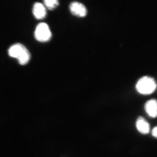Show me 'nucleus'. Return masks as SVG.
<instances>
[{
  "label": "nucleus",
  "instance_id": "1",
  "mask_svg": "<svg viewBox=\"0 0 157 157\" xmlns=\"http://www.w3.org/2000/svg\"><path fill=\"white\" fill-rule=\"evenodd\" d=\"M8 52L11 57L17 59L19 63L21 65L26 64L30 59V54L28 50L24 45L20 43L11 46Z\"/></svg>",
  "mask_w": 157,
  "mask_h": 157
},
{
  "label": "nucleus",
  "instance_id": "2",
  "mask_svg": "<svg viewBox=\"0 0 157 157\" xmlns=\"http://www.w3.org/2000/svg\"><path fill=\"white\" fill-rule=\"evenodd\" d=\"M136 88L137 92L140 94H149L155 91L156 83L153 78L149 76H144L137 81Z\"/></svg>",
  "mask_w": 157,
  "mask_h": 157
},
{
  "label": "nucleus",
  "instance_id": "3",
  "mask_svg": "<svg viewBox=\"0 0 157 157\" xmlns=\"http://www.w3.org/2000/svg\"><path fill=\"white\" fill-rule=\"evenodd\" d=\"M51 36L50 29L46 23H41L37 25L35 32V36L38 41L47 42L50 40Z\"/></svg>",
  "mask_w": 157,
  "mask_h": 157
},
{
  "label": "nucleus",
  "instance_id": "4",
  "mask_svg": "<svg viewBox=\"0 0 157 157\" xmlns=\"http://www.w3.org/2000/svg\"><path fill=\"white\" fill-rule=\"evenodd\" d=\"M70 9L72 14L78 17H84L87 14V9L85 6L79 2H74L71 3Z\"/></svg>",
  "mask_w": 157,
  "mask_h": 157
},
{
  "label": "nucleus",
  "instance_id": "5",
  "mask_svg": "<svg viewBox=\"0 0 157 157\" xmlns=\"http://www.w3.org/2000/svg\"><path fill=\"white\" fill-rule=\"evenodd\" d=\"M136 128L138 132L143 135H146L149 132V124L142 117H139L137 118L136 121Z\"/></svg>",
  "mask_w": 157,
  "mask_h": 157
},
{
  "label": "nucleus",
  "instance_id": "6",
  "mask_svg": "<svg viewBox=\"0 0 157 157\" xmlns=\"http://www.w3.org/2000/svg\"><path fill=\"white\" fill-rule=\"evenodd\" d=\"M33 11L34 16L37 19H43L46 16V9L44 5L41 3H35L33 8Z\"/></svg>",
  "mask_w": 157,
  "mask_h": 157
},
{
  "label": "nucleus",
  "instance_id": "7",
  "mask_svg": "<svg viewBox=\"0 0 157 157\" xmlns=\"http://www.w3.org/2000/svg\"><path fill=\"white\" fill-rule=\"evenodd\" d=\"M144 109L147 114L151 117L155 118L157 116V104L155 100H151L146 102Z\"/></svg>",
  "mask_w": 157,
  "mask_h": 157
},
{
  "label": "nucleus",
  "instance_id": "8",
  "mask_svg": "<svg viewBox=\"0 0 157 157\" xmlns=\"http://www.w3.org/2000/svg\"><path fill=\"white\" fill-rule=\"evenodd\" d=\"M44 2L46 7L50 10L54 9L59 4V1L57 0H46Z\"/></svg>",
  "mask_w": 157,
  "mask_h": 157
},
{
  "label": "nucleus",
  "instance_id": "9",
  "mask_svg": "<svg viewBox=\"0 0 157 157\" xmlns=\"http://www.w3.org/2000/svg\"><path fill=\"white\" fill-rule=\"evenodd\" d=\"M157 127H155L153 129L152 131V135L154 137H155V138L157 137Z\"/></svg>",
  "mask_w": 157,
  "mask_h": 157
}]
</instances>
